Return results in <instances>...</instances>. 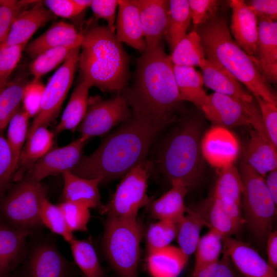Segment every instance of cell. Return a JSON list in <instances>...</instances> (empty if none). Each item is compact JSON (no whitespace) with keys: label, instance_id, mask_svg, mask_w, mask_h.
Returning a JSON list of instances; mask_svg holds the SVG:
<instances>
[{"label":"cell","instance_id":"obj_21","mask_svg":"<svg viewBox=\"0 0 277 277\" xmlns=\"http://www.w3.org/2000/svg\"><path fill=\"white\" fill-rule=\"evenodd\" d=\"M30 232L0 220V277H7L24 257Z\"/></svg>","mask_w":277,"mask_h":277},{"label":"cell","instance_id":"obj_14","mask_svg":"<svg viewBox=\"0 0 277 277\" xmlns=\"http://www.w3.org/2000/svg\"><path fill=\"white\" fill-rule=\"evenodd\" d=\"M204 226L223 236H231L238 233L245 222L241 206L235 204L210 197L191 209Z\"/></svg>","mask_w":277,"mask_h":277},{"label":"cell","instance_id":"obj_19","mask_svg":"<svg viewBox=\"0 0 277 277\" xmlns=\"http://www.w3.org/2000/svg\"><path fill=\"white\" fill-rule=\"evenodd\" d=\"M230 6L232 9L230 28L234 41L259 66L258 18L244 1L231 0Z\"/></svg>","mask_w":277,"mask_h":277},{"label":"cell","instance_id":"obj_36","mask_svg":"<svg viewBox=\"0 0 277 277\" xmlns=\"http://www.w3.org/2000/svg\"><path fill=\"white\" fill-rule=\"evenodd\" d=\"M221 169L212 196L241 206L243 184L239 171L233 164Z\"/></svg>","mask_w":277,"mask_h":277},{"label":"cell","instance_id":"obj_28","mask_svg":"<svg viewBox=\"0 0 277 277\" xmlns=\"http://www.w3.org/2000/svg\"><path fill=\"white\" fill-rule=\"evenodd\" d=\"M171 183V189L151 203L150 211L158 220L177 223L186 212L184 200L189 189L181 181Z\"/></svg>","mask_w":277,"mask_h":277},{"label":"cell","instance_id":"obj_58","mask_svg":"<svg viewBox=\"0 0 277 277\" xmlns=\"http://www.w3.org/2000/svg\"><path fill=\"white\" fill-rule=\"evenodd\" d=\"M8 81H0V93L6 86Z\"/></svg>","mask_w":277,"mask_h":277},{"label":"cell","instance_id":"obj_51","mask_svg":"<svg viewBox=\"0 0 277 277\" xmlns=\"http://www.w3.org/2000/svg\"><path fill=\"white\" fill-rule=\"evenodd\" d=\"M193 276L238 277L230 258L224 250L221 260L200 270L193 274Z\"/></svg>","mask_w":277,"mask_h":277},{"label":"cell","instance_id":"obj_15","mask_svg":"<svg viewBox=\"0 0 277 277\" xmlns=\"http://www.w3.org/2000/svg\"><path fill=\"white\" fill-rule=\"evenodd\" d=\"M89 140L80 136L66 146L51 149L29 170V176L41 182L45 177L71 171L82 156Z\"/></svg>","mask_w":277,"mask_h":277},{"label":"cell","instance_id":"obj_9","mask_svg":"<svg viewBox=\"0 0 277 277\" xmlns=\"http://www.w3.org/2000/svg\"><path fill=\"white\" fill-rule=\"evenodd\" d=\"M151 167L146 160L124 175L110 200L100 208L101 213L107 216L136 219L139 210L151 200L147 194Z\"/></svg>","mask_w":277,"mask_h":277},{"label":"cell","instance_id":"obj_25","mask_svg":"<svg viewBox=\"0 0 277 277\" xmlns=\"http://www.w3.org/2000/svg\"><path fill=\"white\" fill-rule=\"evenodd\" d=\"M199 66L203 71L204 84L214 92L233 96L248 104L253 103L252 95L224 67L206 58L202 61Z\"/></svg>","mask_w":277,"mask_h":277},{"label":"cell","instance_id":"obj_29","mask_svg":"<svg viewBox=\"0 0 277 277\" xmlns=\"http://www.w3.org/2000/svg\"><path fill=\"white\" fill-rule=\"evenodd\" d=\"M188 259L179 247L169 245L148 254L147 266L153 277H177Z\"/></svg>","mask_w":277,"mask_h":277},{"label":"cell","instance_id":"obj_49","mask_svg":"<svg viewBox=\"0 0 277 277\" xmlns=\"http://www.w3.org/2000/svg\"><path fill=\"white\" fill-rule=\"evenodd\" d=\"M191 19L197 26L202 25L216 15L220 3L215 0L188 1Z\"/></svg>","mask_w":277,"mask_h":277},{"label":"cell","instance_id":"obj_10","mask_svg":"<svg viewBox=\"0 0 277 277\" xmlns=\"http://www.w3.org/2000/svg\"><path fill=\"white\" fill-rule=\"evenodd\" d=\"M201 110L208 120L219 126H252L272 146L260 111L253 103L248 104L233 96L213 92L208 95Z\"/></svg>","mask_w":277,"mask_h":277},{"label":"cell","instance_id":"obj_34","mask_svg":"<svg viewBox=\"0 0 277 277\" xmlns=\"http://www.w3.org/2000/svg\"><path fill=\"white\" fill-rule=\"evenodd\" d=\"M169 19L165 38L172 51L186 35L191 20L187 0L169 1Z\"/></svg>","mask_w":277,"mask_h":277},{"label":"cell","instance_id":"obj_23","mask_svg":"<svg viewBox=\"0 0 277 277\" xmlns=\"http://www.w3.org/2000/svg\"><path fill=\"white\" fill-rule=\"evenodd\" d=\"M83 39L81 32L70 24L60 21L26 45L25 51L33 60L48 50L59 47H81Z\"/></svg>","mask_w":277,"mask_h":277},{"label":"cell","instance_id":"obj_60","mask_svg":"<svg viewBox=\"0 0 277 277\" xmlns=\"http://www.w3.org/2000/svg\"><path fill=\"white\" fill-rule=\"evenodd\" d=\"M82 277H86V276L85 275H84V274H83Z\"/></svg>","mask_w":277,"mask_h":277},{"label":"cell","instance_id":"obj_26","mask_svg":"<svg viewBox=\"0 0 277 277\" xmlns=\"http://www.w3.org/2000/svg\"><path fill=\"white\" fill-rule=\"evenodd\" d=\"M64 185L63 201L82 204L89 208L102 207L98 185L101 178L86 179L70 171L63 173Z\"/></svg>","mask_w":277,"mask_h":277},{"label":"cell","instance_id":"obj_47","mask_svg":"<svg viewBox=\"0 0 277 277\" xmlns=\"http://www.w3.org/2000/svg\"><path fill=\"white\" fill-rule=\"evenodd\" d=\"M45 86L38 81H32L26 86L23 97V109L30 117H35L38 113Z\"/></svg>","mask_w":277,"mask_h":277},{"label":"cell","instance_id":"obj_2","mask_svg":"<svg viewBox=\"0 0 277 277\" xmlns=\"http://www.w3.org/2000/svg\"><path fill=\"white\" fill-rule=\"evenodd\" d=\"M119 95L132 112L147 116L160 130L175 119L183 101L163 45L142 53L136 60L132 84Z\"/></svg>","mask_w":277,"mask_h":277},{"label":"cell","instance_id":"obj_48","mask_svg":"<svg viewBox=\"0 0 277 277\" xmlns=\"http://www.w3.org/2000/svg\"><path fill=\"white\" fill-rule=\"evenodd\" d=\"M260 109L263 123L273 148H277L276 105L266 102L260 97H255Z\"/></svg>","mask_w":277,"mask_h":277},{"label":"cell","instance_id":"obj_39","mask_svg":"<svg viewBox=\"0 0 277 277\" xmlns=\"http://www.w3.org/2000/svg\"><path fill=\"white\" fill-rule=\"evenodd\" d=\"M223 236L213 230L200 237L195 253L193 274L219 260L223 250Z\"/></svg>","mask_w":277,"mask_h":277},{"label":"cell","instance_id":"obj_52","mask_svg":"<svg viewBox=\"0 0 277 277\" xmlns=\"http://www.w3.org/2000/svg\"><path fill=\"white\" fill-rule=\"evenodd\" d=\"M118 4L117 0H94L92 1L90 6L96 18L106 20L107 26L113 32L115 30L114 23Z\"/></svg>","mask_w":277,"mask_h":277},{"label":"cell","instance_id":"obj_6","mask_svg":"<svg viewBox=\"0 0 277 277\" xmlns=\"http://www.w3.org/2000/svg\"><path fill=\"white\" fill-rule=\"evenodd\" d=\"M143 228L138 220L107 216L102 247L106 259L120 277H138Z\"/></svg>","mask_w":277,"mask_h":277},{"label":"cell","instance_id":"obj_31","mask_svg":"<svg viewBox=\"0 0 277 277\" xmlns=\"http://www.w3.org/2000/svg\"><path fill=\"white\" fill-rule=\"evenodd\" d=\"M246 163L264 177L277 168L276 150L255 130L251 131Z\"/></svg>","mask_w":277,"mask_h":277},{"label":"cell","instance_id":"obj_3","mask_svg":"<svg viewBox=\"0 0 277 277\" xmlns=\"http://www.w3.org/2000/svg\"><path fill=\"white\" fill-rule=\"evenodd\" d=\"M82 34L78 65L81 82L119 95L129 73V57L122 43L107 26L93 24Z\"/></svg>","mask_w":277,"mask_h":277},{"label":"cell","instance_id":"obj_11","mask_svg":"<svg viewBox=\"0 0 277 277\" xmlns=\"http://www.w3.org/2000/svg\"><path fill=\"white\" fill-rule=\"evenodd\" d=\"M81 47L72 50L45 86L39 111L29 126L27 139L39 127L46 126L57 116L73 81L78 65Z\"/></svg>","mask_w":277,"mask_h":277},{"label":"cell","instance_id":"obj_62","mask_svg":"<svg viewBox=\"0 0 277 277\" xmlns=\"http://www.w3.org/2000/svg\"><path fill=\"white\" fill-rule=\"evenodd\" d=\"M105 277H106V276H105Z\"/></svg>","mask_w":277,"mask_h":277},{"label":"cell","instance_id":"obj_61","mask_svg":"<svg viewBox=\"0 0 277 277\" xmlns=\"http://www.w3.org/2000/svg\"><path fill=\"white\" fill-rule=\"evenodd\" d=\"M1 2H2V1H0V4L1 3Z\"/></svg>","mask_w":277,"mask_h":277},{"label":"cell","instance_id":"obj_7","mask_svg":"<svg viewBox=\"0 0 277 277\" xmlns=\"http://www.w3.org/2000/svg\"><path fill=\"white\" fill-rule=\"evenodd\" d=\"M240 174L243 184V205L246 222L254 237L264 242L272 231L276 214L265 179L246 163L241 164Z\"/></svg>","mask_w":277,"mask_h":277},{"label":"cell","instance_id":"obj_50","mask_svg":"<svg viewBox=\"0 0 277 277\" xmlns=\"http://www.w3.org/2000/svg\"><path fill=\"white\" fill-rule=\"evenodd\" d=\"M27 44L8 47L0 52V81L8 78L18 63Z\"/></svg>","mask_w":277,"mask_h":277},{"label":"cell","instance_id":"obj_33","mask_svg":"<svg viewBox=\"0 0 277 277\" xmlns=\"http://www.w3.org/2000/svg\"><path fill=\"white\" fill-rule=\"evenodd\" d=\"M30 82L24 74L16 76L0 93V132L21 108L24 89Z\"/></svg>","mask_w":277,"mask_h":277},{"label":"cell","instance_id":"obj_24","mask_svg":"<svg viewBox=\"0 0 277 277\" xmlns=\"http://www.w3.org/2000/svg\"><path fill=\"white\" fill-rule=\"evenodd\" d=\"M115 35L118 40L142 53L146 44L138 9L133 1H118Z\"/></svg>","mask_w":277,"mask_h":277},{"label":"cell","instance_id":"obj_35","mask_svg":"<svg viewBox=\"0 0 277 277\" xmlns=\"http://www.w3.org/2000/svg\"><path fill=\"white\" fill-rule=\"evenodd\" d=\"M174 65L199 66L205 58L201 38L196 31L186 34L176 45L170 56Z\"/></svg>","mask_w":277,"mask_h":277},{"label":"cell","instance_id":"obj_13","mask_svg":"<svg viewBox=\"0 0 277 277\" xmlns=\"http://www.w3.org/2000/svg\"><path fill=\"white\" fill-rule=\"evenodd\" d=\"M73 266L51 242H42L32 249L18 277H72Z\"/></svg>","mask_w":277,"mask_h":277},{"label":"cell","instance_id":"obj_38","mask_svg":"<svg viewBox=\"0 0 277 277\" xmlns=\"http://www.w3.org/2000/svg\"><path fill=\"white\" fill-rule=\"evenodd\" d=\"M74 260L86 277H105L95 250L87 241L73 239L70 243Z\"/></svg>","mask_w":277,"mask_h":277},{"label":"cell","instance_id":"obj_45","mask_svg":"<svg viewBox=\"0 0 277 277\" xmlns=\"http://www.w3.org/2000/svg\"><path fill=\"white\" fill-rule=\"evenodd\" d=\"M31 1L3 0L0 4V45L5 41L14 21L23 7Z\"/></svg>","mask_w":277,"mask_h":277},{"label":"cell","instance_id":"obj_17","mask_svg":"<svg viewBox=\"0 0 277 277\" xmlns=\"http://www.w3.org/2000/svg\"><path fill=\"white\" fill-rule=\"evenodd\" d=\"M203 156L212 166L222 168L232 164L239 151V143L227 128L215 126L209 130L201 142Z\"/></svg>","mask_w":277,"mask_h":277},{"label":"cell","instance_id":"obj_22","mask_svg":"<svg viewBox=\"0 0 277 277\" xmlns=\"http://www.w3.org/2000/svg\"><path fill=\"white\" fill-rule=\"evenodd\" d=\"M258 39L256 60L267 82L277 80V23L258 18Z\"/></svg>","mask_w":277,"mask_h":277},{"label":"cell","instance_id":"obj_8","mask_svg":"<svg viewBox=\"0 0 277 277\" xmlns=\"http://www.w3.org/2000/svg\"><path fill=\"white\" fill-rule=\"evenodd\" d=\"M18 182L0 200V213L6 222L31 232L42 225L41 211L47 191L41 182L29 176Z\"/></svg>","mask_w":277,"mask_h":277},{"label":"cell","instance_id":"obj_32","mask_svg":"<svg viewBox=\"0 0 277 277\" xmlns=\"http://www.w3.org/2000/svg\"><path fill=\"white\" fill-rule=\"evenodd\" d=\"M89 89L81 82L75 87L55 128L54 134H58L65 130L73 131L76 129L87 110Z\"/></svg>","mask_w":277,"mask_h":277},{"label":"cell","instance_id":"obj_42","mask_svg":"<svg viewBox=\"0 0 277 277\" xmlns=\"http://www.w3.org/2000/svg\"><path fill=\"white\" fill-rule=\"evenodd\" d=\"M177 233V223L159 220L151 224L146 235L148 254L170 245Z\"/></svg>","mask_w":277,"mask_h":277},{"label":"cell","instance_id":"obj_54","mask_svg":"<svg viewBox=\"0 0 277 277\" xmlns=\"http://www.w3.org/2000/svg\"><path fill=\"white\" fill-rule=\"evenodd\" d=\"M44 3L54 15L71 18L80 13L72 0H46Z\"/></svg>","mask_w":277,"mask_h":277},{"label":"cell","instance_id":"obj_4","mask_svg":"<svg viewBox=\"0 0 277 277\" xmlns=\"http://www.w3.org/2000/svg\"><path fill=\"white\" fill-rule=\"evenodd\" d=\"M205 56L217 64L243 83L255 97L277 104L276 95L256 62L233 39L226 20L215 15L197 26Z\"/></svg>","mask_w":277,"mask_h":277},{"label":"cell","instance_id":"obj_16","mask_svg":"<svg viewBox=\"0 0 277 277\" xmlns=\"http://www.w3.org/2000/svg\"><path fill=\"white\" fill-rule=\"evenodd\" d=\"M133 2L139 12L146 49L162 45L169 23V1L133 0Z\"/></svg>","mask_w":277,"mask_h":277},{"label":"cell","instance_id":"obj_56","mask_svg":"<svg viewBox=\"0 0 277 277\" xmlns=\"http://www.w3.org/2000/svg\"><path fill=\"white\" fill-rule=\"evenodd\" d=\"M265 180L269 192L275 204H277V168L269 172Z\"/></svg>","mask_w":277,"mask_h":277},{"label":"cell","instance_id":"obj_53","mask_svg":"<svg viewBox=\"0 0 277 277\" xmlns=\"http://www.w3.org/2000/svg\"><path fill=\"white\" fill-rule=\"evenodd\" d=\"M245 2L257 18L276 21V0H251Z\"/></svg>","mask_w":277,"mask_h":277},{"label":"cell","instance_id":"obj_37","mask_svg":"<svg viewBox=\"0 0 277 277\" xmlns=\"http://www.w3.org/2000/svg\"><path fill=\"white\" fill-rule=\"evenodd\" d=\"M186 212L177 223L176 238L179 247L189 258L195 251L204 225L191 209L186 207Z\"/></svg>","mask_w":277,"mask_h":277},{"label":"cell","instance_id":"obj_41","mask_svg":"<svg viewBox=\"0 0 277 277\" xmlns=\"http://www.w3.org/2000/svg\"><path fill=\"white\" fill-rule=\"evenodd\" d=\"M74 49L70 47H59L39 54L29 66L30 72L33 76V80H39L42 76L64 62Z\"/></svg>","mask_w":277,"mask_h":277},{"label":"cell","instance_id":"obj_55","mask_svg":"<svg viewBox=\"0 0 277 277\" xmlns=\"http://www.w3.org/2000/svg\"><path fill=\"white\" fill-rule=\"evenodd\" d=\"M268 263L275 270L277 268V231H271L266 239Z\"/></svg>","mask_w":277,"mask_h":277},{"label":"cell","instance_id":"obj_5","mask_svg":"<svg viewBox=\"0 0 277 277\" xmlns=\"http://www.w3.org/2000/svg\"><path fill=\"white\" fill-rule=\"evenodd\" d=\"M200 125L195 119L183 120L165 139L157 159L160 171L170 182L181 181L188 189L203 168Z\"/></svg>","mask_w":277,"mask_h":277},{"label":"cell","instance_id":"obj_18","mask_svg":"<svg viewBox=\"0 0 277 277\" xmlns=\"http://www.w3.org/2000/svg\"><path fill=\"white\" fill-rule=\"evenodd\" d=\"M223 249L233 265L246 277H276V273L252 247L231 236L222 238Z\"/></svg>","mask_w":277,"mask_h":277},{"label":"cell","instance_id":"obj_59","mask_svg":"<svg viewBox=\"0 0 277 277\" xmlns=\"http://www.w3.org/2000/svg\"><path fill=\"white\" fill-rule=\"evenodd\" d=\"M7 277H18V276L17 274H15V275H9Z\"/></svg>","mask_w":277,"mask_h":277},{"label":"cell","instance_id":"obj_46","mask_svg":"<svg viewBox=\"0 0 277 277\" xmlns=\"http://www.w3.org/2000/svg\"><path fill=\"white\" fill-rule=\"evenodd\" d=\"M14 174L11 149L7 140L0 135V200L7 190Z\"/></svg>","mask_w":277,"mask_h":277},{"label":"cell","instance_id":"obj_57","mask_svg":"<svg viewBox=\"0 0 277 277\" xmlns=\"http://www.w3.org/2000/svg\"><path fill=\"white\" fill-rule=\"evenodd\" d=\"M78 11L81 13L88 7H90L92 1L73 0Z\"/></svg>","mask_w":277,"mask_h":277},{"label":"cell","instance_id":"obj_12","mask_svg":"<svg viewBox=\"0 0 277 277\" xmlns=\"http://www.w3.org/2000/svg\"><path fill=\"white\" fill-rule=\"evenodd\" d=\"M131 114V109L121 95L106 100L99 97H90L86 113L76 129L81 136L89 140L106 134L128 120Z\"/></svg>","mask_w":277,"mask_h":277},{"label":"cell","instance_id":"obj_30","mask_svg":"<svg viewBox=\"0 0 277 277\" xmlns=\"http://www.w3.org/2000/svg\"><path fill=\"white\" fill-rule=\"evenodd\" d=\"M173 69L182 100L190 102L202 109L207 102L208 95L203 89L201 74L193 67L173 65Z\"/></svg>","mask_w":277,"mask_h":277},{"label":"cell","instance_id":"obj_40","mask_svg":"<svg viewBox=\"0 0 277 277\" xmlns=\"http://www.w3.org/2000/svg\"><path fill=\"white\" fill-rule=\"evenodd\" d=\"M30 118L29 115L20 108L8 124L6 140L12 153L14 173L24 143L27 140Z\"/></svg>","mask_w":277,"mask_h":277},{"label":"cell","instance_id":"obj_1","mask_svg":"<svg viewBox=\"0 0 277 277\" xmlns=\"http://www.w3.org/2000/svg\"><path fill=\"white\" fill-rule=\"evenodd\" d=\"M159 131L150 118L132 112L130 118L108 134L92 154L82 156L70 171L84 178L100 177L101 183L123 177L146 161Z\"/></svg>","mask_w":277,"mask_h":277},{"label":"cell","instance_id":"obj_20","mask_svg":"<svg viewBox=\"0 0 277 277\" xmlns=\"http://www.w3.org/2000/svg\"><path fill=\"white\" fill-rule=\"evenodd\" d=\"M53 17L54 14L41 1L31 9L22 11L12 23L5 41L0 45V52L8 47L28 44L37 30Z\"/></svg>","mask_w":277,"mask_h":277},{"label":"cell","instance_id":"obj_43","mask_svg":"<svg viewBox=\"0 0 277 277\" xmlns=\"http://www.w3.org/2000/svg\"><path fill=\"white\" fill-rule=\"evenodd\" d=\"M42 224L52 232L61 236L69 243L74 239L58 205L51 203L47 198L43 202L41 211Z\"/></svg>","mask_w":277,"mask_h":277},{"label":"cell","instance_id":"obj_44","mask_svg":"<svg viewBox=\"0 0 277 277\" xmlns=\"http://www.w3.org/2000/svg\"><path fill=\"white\" fill-rule=\"evenodd\" d=\"M70 230L85 231L90 218V208L82 204L63 201L58 205Z\"/></svg>","mask_w":277,"mask_h":277},{"label":"cell","instance_id":"obj_27","mask_svg":"<svg viewBox=\"0 0 277 277\" xmlns=\"http://www.w3.org/2000/svg\"><path fill=\"white\" fill-rule=\"evenodd\" d=\"M53 138L54 133L47 127L41 126L27 139L13 176L14 181L22 180L24 173L52 149Z\"/></svg>","mask_w":277,"mask_h":277}]
</instances>
